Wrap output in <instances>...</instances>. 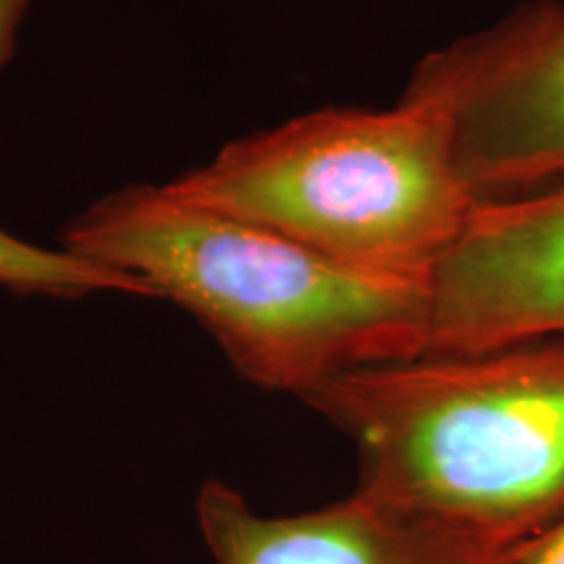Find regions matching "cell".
<instances>
[{
	"label": "cell",
	"mask_w": 564,
	"mask_h": 564,
	"mask_svg": "<svg viewBox=\"0 0 564 564\" xmlns=\"http://www.w3.org/2000/svg\"><path fill=\"white\" fill-rule=\"evenodd\" d=\"M521 564H564V519L527 544Z\"/></svg>",
	"instance_id": "obj_9"
},
{
	"label": "cell",
	"mask_w": 564,
	"mask_h": 564,
	"mask_svg": "<svg viewBox=\"0 0 564 564\" xmlns=\"http://www.w3.org/2000/svg\"><path fill=\"white\" fill-rule=\"evenodd\" d=\"M563 186H564V184H563Z\"/></svg>",
	"instance_id": "obj_10"
},
{
	"label": "cell",
	"mask_w": 564,
	"mask_h": 564,
	"mask_svg": "<svg viewBox=\"0 0 564 564\" xmlns=\"http://www.w3.org/2000/svg\"><path fill=\"white\" fill-rule=\"evenodd\" d=\"M405 95L435 105L449 120L477 202L563 186L564 2H529L435 51Z\"/></svg>",
	"instance_id": "obj_4"
},
{
	"label": "cell",
	"mask_w": 564,
	"mask_h": 564,
	"mask_svg": "<svg viewBox=\"0 0 564 564\" xmlns=\"http://www.w3.org/2000/svg\"><path fill=\"white\" fill-rule=\"evenodd\" d=\"M0 286L21 295L80 300L93 293L147 297L130 276L88 262L65 249H44L0 228ZM149 300V297H147Z\"/></svg>",
	"instance_id": "obj_7"
},
{
	"label": "cell",
	"mask_w": 564,
	"mask_h": 564,
	"mask_svg": "<svg viewBox=\"0 0 564 564\" xmlns=\"http://www.w3.org/2000/svg\"><path fill=\"white\" fill-rule=\"evenodd\" d=\"M564 337V186L479 203L429 281L423 356Z\"/></svg>",
	"instance_id": "obj_5"
},
{
	"label": "cell",
	"mask_w": 564,
	"mask_h": 564,
	"mask_svg": "<svg viewBox=\"0 0 564 564\" xmlns=\"http://www.w3.org/2000/svg\"><path fill=\"white\" fill-rule=\"evenodd\" d=\"M32 0H0V69L13 59Z\"/></svg>",
	"instance_id": "obj_8"
},
{
	"label": "cell",
	"mask_w": 564,
	"mask_h": 564,
	"mask_svg": "<svg viewBox=\"0 0 564 564\" xmlns=\"http://www.w3.org/2000/svg\"><path fill=\"white\" fill-rule=\"evenodd\" d=\"M195 508L216 564H521L529 544H487L356 491L302 514L265 517L214 479Z\"/></svg>",
	"instance_id": "obj_6"
},
{
	"label": "cell",
	"mask_w": 564,
	"mask_h": 564,
	"mask_svg": "<svg viewBox=\"0 0 564 564\" xmlns=\"http://www.w3.org/2000/svg\"><path fill=\"white\" fill-rule=\"evenodd\" d=\"M302 402L351 442L372 502L502 547L564 519V337L370 364Z\"/></svg>",
	"instance_id": "obj_2"
},
{
	"label": "cell",
	"mask_w": 564,
	"mask_h": 564,
	"mask_svg": "<svg viewBox=\"0 0 564 564\" xmlns=\"http://www.w3.org/2000/svg\"><path fill=\"white\" fill-rule=\"evenodd\" d=\"M165 186L345 268L426 286L479 205L449 120L410 95L391 111L330 109L245 137Z\"/></svg>",
	"instance_id": "obj_3"
},
{
	"label": "cell",
	"mask_w": 564,
	"mask_h": 564,
	"mask_svg": "<svg viewBox=\"0 0 564 564\" xmlns=\"http://www.w3.org/2000/svg\"><path fill=\"white\" fill-rule=\"evenodd\" d=\"M61 249L176 303L265 391L302 400L370 364L423 356L429 286L330 262L263 226L130 184L65 224Z\"/></svg>",
	"instance_id": "obj_1"
}]
</instances>
